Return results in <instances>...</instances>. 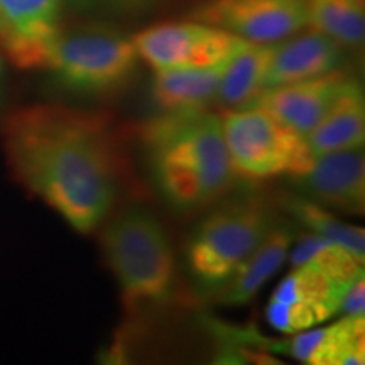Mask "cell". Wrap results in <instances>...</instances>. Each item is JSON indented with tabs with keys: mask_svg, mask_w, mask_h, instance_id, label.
<instances>
[{
	"mask_svg": "<svg viewBox=\"0 0 365 365\" xmlns=\"http://www.w3.org/2000/svg\"><path fill=\"white\" fill-rule=\"evenodd\" d=\"M294 230L287 223H274L259 247L235 269L220 287L217 299L222 304H245L279 271L289 255Z\"/></svg>",
	"mask_w": 365,
	"mask_h": 365,
	"instance_id": "5bb4252c",
	"label": "cell"
},
{
	"mask_svg": "<svg viewBox=\"0 0 365 365\" xmlns=\"http://www.w3.org/2000/svg\"><path fill=\"white\" fill-rule=\"evenodd\" d=\"M139 54L132 39L107 26H83L61 33L49 70L65 88L83 95H110L134 75Z\"/></svg>",
	"mask_w": 365,
	"mask_h": 365,
	"instance_id": "8992f818",
	"label": "cell"
},
{
	"mask_svg": "<svg viewBox=\"0 0 365 365\" xmlns=\"http://www.w3.org/2000/svg\"><path fill=\"white\" fill-rule=\"evenodd\" d=\"M352 282L313 264L294 266L269 299L266 319L282 333L309 330L340 312L341 299Z\"/></svg>",
	"mask_w": 365,
	"mask_h": 365,
	"instance_id": "ba28073f",
	"label": "cell"
},
{
	"mask_svg": "<svg viewBox=\"0 0 365 365\" xmlns=\"http://www.w3.org/2000/svg\"><path fill=\"white\" fill-rule=\"evenodd\" d=\"M299 196L327 210L362 215L365 208V158L362 148L333 150L313 158L308 170L289 176Z\"/></svg>",
	"mask_w": 365,
	"mask_h": 365,
	"instance_id": "8fae6325",
	"label": "cell"
},
{
	"mask_svg": "<svg viewBox=\"0 0 365 365\" xmlns=\"http://www.w3.org/2000/svg\"><path fill=\"white\" fill-rule=\"evenodd\" d=\"M282 207L296 222L304 225L313 234L325 237L328 240L344 245L359 259H365V232L364 228L354 227L340 220L327 208L309 202L299 195H287L282 200Z\"/></svg>",
	"mask_w": 365,
	"mask_h": 365,
	"instance_id": "ffe728a7",
	"label": "cell"
},
{
	"mask_svg": "<svg viewBox=\"0 0 365 365\" xmlns=\"http://www.w3.org/2000/svg\"><path fill=\"white\" fill-rule=\"evenodd\" d=\"M143 143L158 191L181 212L207 207L232 186L235 171L222 117L207 108L153 118L144 125Z\"/></svg>",
	"mask_w": 365,
	"mask_h": 365,
	"instance_id": "7a4b0ae2",
	"label": "cell"
},
{
	"mask_svg": "<svg viewBox=\"0 0 365 365\" xmlns=\"http://www.w3.org/2000/svg\"><path fill=\"white\" fill-rule=\"evenodd\" d=\"M83 6H98V7H112V9H129L135 6H143L149 0H78Z\"/></svg>",
	"mask_w": 365,
	"mask_h": 365,
	"instance_id": "603a6c76",
	"label": "cell"
},
{
	"mask_svg": "<svg viewBox=\"0 0 365 365\" xmlns=\"http://www.w3.org/2000/svg\"><path fill=\"white\" fill-rule=\"evenodd\" d=\"M7 164L29 193L90 234L110 212L117 191L115 148L98 113L29 105L2 125Z\"/></svg>",
	"mask_w": 365,
	"mask_h": 365,
	"instance_id": "6da1fadb",
	"label": "cell"
},
{
	"mask_svg": "<svg viewBox=\"0 0 365 365\" xmlns=\"http://www.w3.org/2000/svg\"><path fill=\"white\" fill-rule=\"evenodd\" d=\"M344 61V46L313 29L282 44H274L262 91L341 70Z\"/></svg>",
	"mask_w": 365,
	"mask_h": 365,
	"instance_id": "4fadbf2b",
	"label": "cell"
},
{
	"mask_svg": "<svg viewBox=\"0 0 365 365\" xmlns=\"http://www.w3.org/2000/svg\"><path fill=\"white\" fill-rule=\"evenodd\" d=\"M102 247L130 312L170 298L175 259L166 232L153 213L144 208L118 213L103 228Z\"/></svg>",
	"mask_w": 365,
	"mask_h": 365,
	"instance_id": "3957f363",
	"label": "cell"
},
{
	"mask_svg": "<svg viewBox=\"0 0 365 365\" xmlns=\"http://www.w3.org/2000/svg\"><path fill=\"white\" fill-rule=\"evenodd\" d=\"M304 139L313 158L333 150L364 148L365 100L357 80L350 81L331 110Z\"/></svg>",
	"mask_w": 365,
	"mask_h": 365,
	"instance_id": "e0dca14e",
	"label": "cell"
},
{
	"mask_svg": "<svg viewBox=\"0 0 365 365\" xmlns=\"http://www.w3.org/2000/svg\"><path fill=\"white\" fill-rule=\"evenodd\" d=\"M308 26L330 36L344 48H359L365 39L364 0H307Z\"/></svg>",
	"mask_w": 365,
	"mask_h": 365,
	"instance_id": "d6986e66",
	"label": "cell"
},
{
	"mask_svg": "<svg viewBox=\"0 0 365 365\" xmlns=\"http://www.w3.org/2000/svg\"><path fill=\"white\" fill-rule=\"evenodd\" d=\"M59 34V0H0V44L16 66L48 68Z\"/></svg>",
	"mask_w": 365,
	"mask_h": 365,
	"instance_id": "30bf717a",
	"label": "cell"
},
{
	"mask_svg": "<svg viewBox=\"0 0 365 365\" xmlns=\"http://www.w3.org/2000/svg\"><path fill=\"white\" fill-rule=\"evenodd\" d=\"M289 354L312 365H357L365 362V319L345 317L331 327L299 333L289 341Z\"/></svg>",
	"mask_w": 365,
	"mask_h": 365,
	"instance_id": "9a60e30c",
	"label": "cell"
},
{
	"mask_svg": "<svg viewBox=\"0 0 365 365\" xmlns=\"http://www.w3.org/2000/svg\"><path fill=\"white\" fill-rule=\"evenodd\" d=\"M274 44L247 43L232 56L218 85L215 102L227 108H242L261 95Z\"/></svg>",
	"mask_w": 365,
	"mask_h": 365,
	"instance_id": "ac0fdd59",
	"label": "cell"
},
{
	"mask_svg": "<svg viewBox=\"0 0 365 365\" xmlns=\"http://www.w3.org/2000/svg\"><path fill=\"white\" fill-rule=\"evenodd\" d=\"M289 261L293 266L313 264L344 281H355L364 274V261L336 242L309 232L301 235L293 252L289 250Z\"/></svg>",
	"mask_w": 365,
	"mask_h": 365,
	"instance_id": "44dd1931",
	"label": "cell"
},
{
	"mask_svg": "<svg viewBox=\"0 0 365 365\" xmlns=\"http://www.w3.org/2000/svg\"><path fill=\"white\" fill-rule=\"evenodd\" d=\"M222 125L235 175L249 180L293 176L313 163L304 135L261 107L230 108Z\"/></svg>",
	"mask_w": 365,
	"mask_h": 365,
	"instance_id": "5b68a950",
	"label": "cell"
},
{
	"mask_svg": "<svg viewBox=\"0 0 365 365\" xmlns=\"http://www.w3.org/2000/svg\"><path fill=\"white\" fill-rule=\"evenodd\" d=\"M249 43L277 44L308 26L307 0H207L191 14Z\"/></svg>",
	"mask_w": 365,
	"mask_h": 365,
	"instance_id": "9c48e42d",
	"label": "cell"
},
{
	"mask_svg": "<svg viewBox=\"0 0 365 365\" xmlns=\"http://www.w3.org/2000/svg\"><path fill=\"white\" fill-rule=\"evenodd\" d=\"M276 217L259 196L232 200L208 213L195 228L186 261L200 287L215 291L266 239Z\"/></svg>",
	"mask_w": 365,
	"mask_h": 365,
	"instance_id": "277c9868",
	"label": "cell"
},
{
	"mask_svg": "<svg viewBox=\"0 0 365 365\" xmlns=\"http://www.w3.org/2000/svg\"><path fill=\"white\" fill-rule=\"evenodd\" d=\"M354 78L336 70L317 78L296 81L262 91L252 103L307 135L325 118Z\"/></svg>",
	"mask_w": 365,
	"mask_h": 365,
	"instance_id": "7c38bea8",
	"label": "cell"
},
{
	"mask_svg": "<svg viewBox=\"0 0 365 365\" xmlns=\"http://www.w3.org/2000/svg\"><path fill=\"white\" fill-rule=\"evenodd\" d=\"M137 54L154 70L212 66L230 59L249 41L198 21L166 22L132 38Z\"/></svg>",
	"mask_w": 365,
	"mask_h": 365,
	"instance_id": "52a82bcc",
	"label": "cell"
},
{
	"mask_svg": "<svg viewBox=\"0 0 365 365\" xmlns=\"http://www.w3.org/2000/svg\"><path fill=\"white\" fill-rule=\"evenodd\" d=\"M230 59L212 66L156 70L153 81L154 100L166 112L207 108L208 103L215 102L218 85Z\"/></svg>",
	"mask_w": 365,
	"mask_h": 365,
	"instance_id": "2e32d148",
	"label": "cell"
},
{
	"mask_svg": "<svg viewBox=\"0 0 365 365\" xmlns=\"http://www.w3.org/2000/svg\"><path fill=\"white\" fill-rule=\"evenodd\" d=\"M365 312V279L364 274L349 286L341 299L340 312L345 317H364Z\"/></svg>",
	"mask_w": 365,
	"mask_h": 365,
	"instance_id": "7402d4cb",
	"label": "cell"
}]
</instances>
